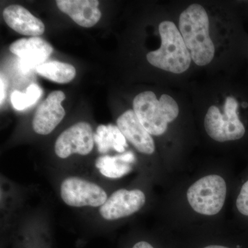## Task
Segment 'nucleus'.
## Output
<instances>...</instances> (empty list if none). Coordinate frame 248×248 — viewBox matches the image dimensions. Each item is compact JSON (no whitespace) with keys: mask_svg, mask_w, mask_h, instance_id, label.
I'll return each instance as SVG.
<instances>
[{"mask_svg":"<svg viewBox=\"0 0 248 248\" xmlns=\"http://www.w3.org/2000/svg\"><path fill=\"white\" fill-rule=\"evenodd\" d=\"M133 110L147 131L155 136L166 133L169 124L179 113V106L171 96L163 94L158 99L152 91H144L135 97Z\"/></svg>","mask_w":248,"mask_h":248,"instance_id":"20e7f679","label":"nucleus"},{"mask_svg":"<svg viewBox=\"0 0 248 248\" xmlns=\"http://www.w3.org/2000/svg\"><path fill=\"white\" fill-rule=\"evenodd\" d=\"M4 86V79H3L2 75H1V80H0V89H1V92H0V103H1V105H2L3 101H4L5 97Z\"/></svg>","mask_w":248,"mask_h":248,"instance_id":"6ab92c4d","label":"nucleus"},{"mask_svg":"<svg viewBox=\"0 0 248 248\" xmlns=\"http://www.w3.org/2000/svg\"><path fill=\"white\" fill-rule=\"evenodd\" d=\"M42 94V90L37 84H31L25 93L15 91L11 94V103L16 110H23L35 104Z\"/></svg>","mask_w":248,"mask_h":248,"instance_id":"f3484780","label":"nucleus"},{"mask_svg":"<svg viewBox=\"0 0 248 248\" xmlns=\"http://www.w3.org/2000/svg\"><path fill=\"white\" fill-rule=\"evenodd\" d=\"M65 98L62 91H54L39 106L32 120V128L36 133L49 135L60 124L66 115L62 107Z\"/></svg>","mask_w":248,"mask_h":248,"instance_id":"1a4fd4ad","label":"nucleus"},{"mask_svg":"<svg viewBox=\"0 0 248 248\" xmlns=\"http://www.w3.org/2000/svg\"><path fill=\"white\" fill-rule=\"evenodd\" d=\"M236 207L241 216L248 218V177L240 188L236 200Z\"/></svg>","mask_w":248,"mask_h":248,"instance_id":"a211bd4d","label":"nucleus"},{"mask_svg":"<svg viewBox=\"0 0 248 248\" xmlns=\"http://www.w3.org/2000/svg\"><path fill=\"white\" fill-rule=\"evenodd\" d=\"M94 143L99 153L106 154L110 149L123 153L128 148L125 137L118 127L113 125H100L94 135Z\"/></svg>","mask_w":248,"mask_h":248,"instance_id":"2eb2a0df","label":"nucleus"},{"mask_svg":"<svg viewBox=\"0 0 248 248\" xmlns=\"http://www.w3.org/2000/svg\"><path fill=\"white\" fill-rule=\"evenodd\" d=\"M94 134L87 122H78L66 129L55 142V151L59 157L66 159L73 154L87 155L94 147Z\"/></svg>","mask_w":248,"mask_h":248,"instance_id":"0eeeda50","label":"nucleus"},{"mask_svg":"<svg viewBox=\"0 0 248 248\" xmlns=\"http://www.w3.org/2000/svg\"><path fill=\"white\" fill-rule=\"evenodd\" d=\"M133 248H154L153 246H151L149 243L146 241H140V242L137 243Z\"/></svg>","mask_w":248,"mask_h":248,"instance_id":"aec40b11","label":"nucleus"},{"mask_svg":"<svg viewBox=\"0 0 248 248\" xmlns=\"http://www.w3.org/2000/svg\"><path fill=\"white\" fill-rule=\"evenodd\" d=\"M56 4L62 12L82 27H94L102 17L97 0H58Z\"/></svg>","mask_w":248,"mask_h":248,"instance_id":"ddd939ff","label":"nucleus"},{"mask_svg":"<svg viewBox=\"0 0 248 248\" xmlns=\"http://www.w3.org/2000/svg\"><path fill=\"white\" fill-rule=\"evenodd\" d=\"M9 50L20 59L21 68L24 71L45 63L53 52V47L39 37L16 41L10 45Z\"/></svg>","mask_w":248,"mask_h":248,"instance_id":"9d476101","label":"nucleus"},{"mask_svg":"<svg viewBox=\"0 0 248 248\" xmlns=\"http://www.w3.org/2000/svg\"><path fill=\"white\" fill-rule=\"evenodd\" d=\"M223 108V112L217 106L209 108L204 120L207 134L218 142L244 140L248 134V124L243 118V112L248 110V99L228 96Z\"/></svg>","mask_w":248,"mask_h":248,"instance_id":"f03ea898","label":"nucleus"},{"mask_svg":"<svg viewBox=\"0 0 248 248\" xmlns=\"http://www.w3.org/2000/svg\"><path fill=\"white\" fill-rule=\"evenodd\" d=\"M145 203L146 195L141 190L120 189L108 198L99 208V213L104 219L115 221L136 213Z\"/></svg>","mask_w":248,"mask_h":248,"instance_id":"6e6552de","label":"nucleus"},{"mask_svg":"<svg viewBox=\"0 0 248 248\" xmlns=\"http://www.w3.org/2000/svg\"><path fill=\"white\" fill-rule=\"evenodd\" d=\"M135 162V155L128 152L117 156H101L96 161L95 166L105 177L118 179L131 172V164Z\"/></svg>","mask_w":248,"mask_h":248,"instance_id":"4468645a","label":"nucleus"},{"mask_svg":"<svg viewBox=\"0 0 248 248\" xmlns=\"http://www.w3.org/2000/svg\"><path fill=\"white\" fill-rule=\"evenodd\" d=\"M117 127L125 140L130 142L140 153L152 155L155 151L154 140L140 122L133 110L124 112L117 119Z\"/></svg>","mask_w":248,"mask_h":248,"instance_id":"9b49d317","label":"nucleus"},{"mask_svg":"<svg viewBox=\"0 0 248 248\" xmlns=\"http://www.w3.org/2000/svg\"><path fill=\"white\" fill-rule=\"evenodd\" d=\"M179 24V31L196 64L204 66L213 61L215 47L209 32L208 13L203 6L191 4L181 14Z\"/></svg>","mask_w":248,"mask_h":248,"instance_id":"f257e3e1","label":"nucleus"},{"mask_svg":"<svg viewBox=\"0 0 248 248\" xmlns=\"http://www.w3.org/2000/svg\"><path fill=\"white\" fill-rule=\"evenodd\" d=\"M3 17L10 28L21 35L38 37L45 32V26L42 20L19 5L6 7Z\"/></svg>","mask_w":248,"mask_h":248,"instance_id":"f8f14e48","label":"nucleus"},{"mask_svg":"<svg viewBox=\"0 0 248 248\" xmlns=\"http://www.w3.org/2000/svg\"><path fill=\"white\" fill-rule=\"evenodd\" d=\"M161 46L147 54L152 66L174 74H181L188 69L191 55L180 31L170 21H164L159 26Z\"/></svg>","mask_w":248,"mask_h":248,"instance_id":"7ed1b4c3","label":"nucleus"},{"mask_svg":"<svg viewBox=\"0 0 248 248\" xmlns=\"http://www.w3.org/2000/svg\"><path fill=\"white\" fill-rule=\"evenodd\" d=\"M61 197L72 207H101L108 200L105 190L97 184L81 178L71 177L63 181Z\"/></svg>","mask_w":248,"mask_h":248,"instance_id":"423d86ee","label":"nucleus"},{"mask_svg":"<svg viewBox=\"0 0 248 248\" xmlns=\"http://www.w3.org/2000/svg\"><path fill=\"white\" fill-rule=\"evenodd\" d=\"M40 76L58 84H67L76 78L73 65L58 61L46 62L35 68Z\"/></svg>","mask_w":248,"mask_h":248,"instance_id":"dca6fc26","label":"nucleus"},{"mask_svg":"<svg viewBox=\"0 0 248 248\" xmlns=\"http://www.w3.org/2000/svg\"><path fill=\"white\" fill-rule=\"evenodd\" d=\"M204 248H230L228 247H225V246H209Z\"/></svg>","mask_w":248,"mask_h":248,"instance_id":"412c9836","label":"nucleus"},{"mask_svg":"<svg viewBox=\"0 0 248 248\" xmlns=\"http://www.w3.org/2000/svg\"><path fill=\"white\" fill-rule=\"evenodd\" d=\"M227 195L224 179L217 174L205 176L194 183L187 191L191 208L201 215L213 216L221 211Z\"/></svg>","mask_w":248,"mask_h":248,"instance_id":"39448f33","label":"nucleus"}]
</instances>
